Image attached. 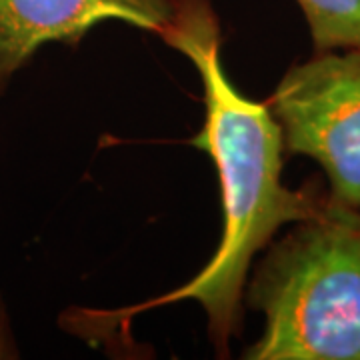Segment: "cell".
<instances>
[{
  "label": "cell",
  "instance_id": "obj_1",
  "mask_svg": "<svg viewBox=\"0 0 360 360\" xmlns=\"http://www.w3.org/2000/svg\"><path fill=\"white\" fill-rule=\"evenodd\" d=\"M174 16L160 39L188 56L205 89V124L188 144L212 158L220 182L222 236L217 252L198 274L172 292L142 307L103 316H129L141 310L194 298L208 316V336L217 356H229V342L240 326V300L252 258L270 245L284 224L309 220L328 205L322 180L300 188L283 182V132L266 103L248 101L226 77L220 60V25L210 0H172Z\"/></svg>",
  "mask_w": 360,
  "mask_h": 360
},
{
  "label": "cell",
  "instance_id": "obj_2",
  "mask_svg": "<svg viewBox=\"0 0 360 360\" xmlns=\"http://www.w3.org/2000/svg\"><path fill=\"white\" fill-rule=\"evenodd\" d=\"M264 330L248 360H360V210L328 205L270 246L246 290Z\"/></svg>",
  "mask_w": 360,
  "mask_h": 360
},
{
  "label": "cell",
  "instance_id": "obj_3",
  "mask_svg": "<svg viewBox=\"0 0 360 360\" xmlns=\"http://www.w3.org/2000/svg\"><path fill=\"white\" fill-rule=\"evenodd\" d=\"M264 103L286 155L319 162L328 198L360 210V46L314 52L296 63Z\"/></svg>",
  "mask_w": 360,
  "mask_h": 360
},
{
  "label": "cell",
  "instance_id": "obj_4",
  "mask_svg": "<svg viewBox=\"0 0 360 360\" xmlns=\"http://www.w3.org/2000/svg\"><path fill=\"white\" fill-rule=\"evenodd\" d=\"M172 16V0H0V96L46 42L77 46L104 20L162 37Z\"/></svg>",
  "mask_w": 360,
  "mask_h": 360
},
{
  "label": "cell",
  "instance_id": "obj_5",
  "mask_svg": "<svg viewBox=\"0 0 360 360\" xmlns=\"http://www.w3.org/2000/svg\"><path fill=\"white\" fill-rule=\"evenodd\" d=\"M314 52L360 46V0H296Z\"/></svg>",
  "mask_w": 360,
  "mask_h": 360
},
{
  "label": "cell",
  "instance_id": "obj_6",
  "mask_svg": "<svg viewBox=\"0 0 360 360\" xmlns=\"http://www.w3.org/2000/svg\"><path fill=\"white\" fill-rule=\"evenodd\" d=\"M4 359H18V348H16L13 330H11L6 307L0 296V360Z\"/></svg>",
  "mask_w": 360,
  "mask_h": 360
}]
</instances>
